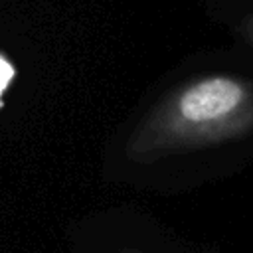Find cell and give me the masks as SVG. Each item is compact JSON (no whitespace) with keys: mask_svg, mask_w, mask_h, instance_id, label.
<instances>
[{"mask_svg":"<svg viewBox=\"0 0 253 253\" xmlns=\"http://www.w3.org/2000/svg\"><path fill=\"white\" fill-rule=\"evenodd\" d=\"M12 75H14V69H12V65L0 57V95H2V93H4V89L10 85V79H12Z\"/></svg>","mask_w":253,"mask_h":253,"instance_id":"obj_2","label":"cell"},{"mask_svg":"<svg viewBox=\"0 0 253 253\" xmlns=\"http://www.w3.org/2000/svg\"><path fill=\"white\" fill-rule=\"evenodd\" d=\"M121 253H140V251H136V249H123Z\"/></svg>","mask_w":253,"mask_h":253,"instance_id":"obj_4","label":"cell"},{"mask_svg":"<svg viewBox=\"0 0 253 253\" xmlns=\"http://www.w3.org/2000/svg\"><path fill=\"white\" fill-rule=\"evenodd\" d=\"M243 34H245V38L253 43V18H249V20L245 22V26H243Z\"/></svg>","mask_w":253,"mask_h":253,"instance_id":"obj_3","label":"cell"},{"mask_svg":"<svg viewBox=\"0 0 253 253\" xmlns=\"http://www.w3.org/2000/svg\"><path fill=\"white\" fill-rule=\"evenodd\" d=\"M253 126V85L206 75L160 99L128 138V154L148 162L241 136Z\"/></svg>","mask_w":253,"mask_h":253,"instance_id":"obj_1","label":"cell"}]
</instances>
